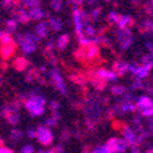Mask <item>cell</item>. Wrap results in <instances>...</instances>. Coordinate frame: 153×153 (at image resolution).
I'll return each instance as SVG.
<instances>
[{"mask_svg": "<svg viewBox=\"0 0 153 153\" xmlns=\"http://www.w3.org/2000/svg\"><path fill=\"white\" fill-rule=\"evenodd\" d=\"M0 153H11L9 149H6V148H3V149H0Z\"/></svg>", "mask_w": 153, "mask_h": 153, "instance_id": "8992f818", "label": "cell"}, {"mask_svg": "<svg viewBox=\"0 0 153 153\" xmlns=\"http://www.w3.org/2000/svg\"><path fill=\"white\" fill-rule=\"evenodd\" d=\"M31 151H33L31 147H25L24 149H22V153H31Z\"/></svg>", "mask_w": 153, "mask_h": 153, "instance_id": "5b68a950", "label": "cell"}, {"mask_svg": "<svg viewBox=\"0 0 153 153\" xmlns=\"http://www.w3.org/2000/svg\"><path fill=\"white\" fill-rule=\"evenodd\" d=\"M42 103H44V102H42L41 98L35 97V98H33L31 101L27 102V108L31 111L33 113L39 114V113L42 112Z\"/></svg>", "mask_w": 153, "mask_h": 153, "instance_id": "6da1fadb", "label": "cell"}, {"mask_svg": "<svg viewBox=\"0 0 153 153\" xmlns=\"http://www.w3.org/2000/svg\"><path fill=\"white\" fill-rule=\"evenodd\" d=\"M94 153H112V152H110L108 149L105 147V148H98V149H96Z\"/></svg>", "mask_w": 153, "mask_h": 153, "instance_id": "277c9868", "label": "cell"}, {"mask_svg": "<svg viewBox=\"0 0 153 153\" xmlns=\"http://www.w3.org/2000/svg\"><path fill=\"white\" fill-rule=\"evenodd\" d=\"M39 137H40L41 142H44V143H49L51 141V134L48 129H45V128H41L39 131Z\"/></svg>", "mask_w": 153, "mask_h": 153, "instance_id": "7a4b0ae2", "label": "cell"}, {"mask_svg": "<svg viewBox=\"0 0 153 153\" xmlns=\"http://www.w3.org/2000/svg\"><path fill=\"white\" fill-rule=\"evenodd\" d=\"M138 105H140V107H142V108H143V111H146V108H148V107H152V102H151L149 98H147V97L140 98Z\"/></svg>", "mask_w": 153, "mask_h": 153, "instance_id": "3957f363", "label": "cell"}]
</instances>
